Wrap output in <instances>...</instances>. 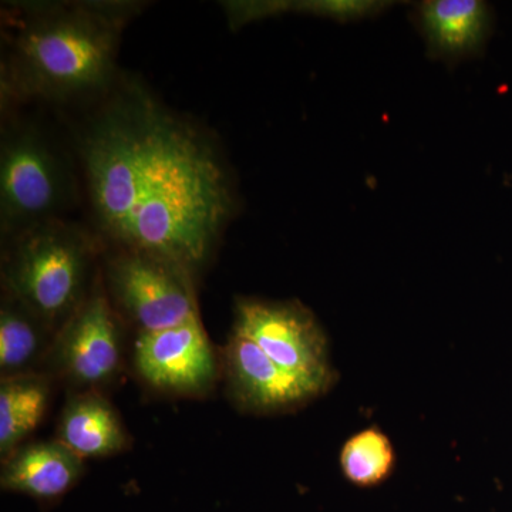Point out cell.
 Here are the masks:
<instances>
[{
  "instance_id": "obj_1",
  "label": "cell",
  "mask_w": 512,
  "mask_h": 512,
  "mask_svg": "<svg viewBox=\"0 0 512 512\" xmlns=\"http://www.w3.org/2000/svg\"><path fill=\"white\" fill-rule=\"evenodd\" d=\"M77 151L103 237L191 275L207 264L237 202L207 134L128 83L86 120Z\"/></svg>"
},
{
  "instance_id": "obj_2",
  "label": "cell",
  "mask_w": 512,
  "mask_h": 512,
  "mask_svg": "<svg viewBox=\"0 0 512 512\" xmlns=\"http://www.w3.org/2000/svg\"><path fill=\"white\" fill-rule=\"evenodd\" d=\"M136 2H47L15 6L2 63L3 97L72 101L113 84L121 36Z\"/></svg>"
},
{
  "instance_id": "obj_3",
  "label": "cell",
  "mask_w": 512,
  "mask_h": 512,
  "mask_svg": "<svg viewBox=\"0 0 512 512\" xmlns=\"http://www.w3.org/2000/svg\"><path fill=\"white\" fill-rule=\"evenodd\" d=\"M96 244L63 220L45 222L9 239L3 255V293L59 332L86 301L94 274Z\"/></svg>"
},
{
  "instance_id": "obj_4",
  "label": "cell",
  "mask_w": 512,
  "mask_h": 512,
  "mask_svg": "<svg viewBox=\"0 0 512 512\" xmlns=\"http://www.w3.org/2000/svg\"><path fill=\"white\" fill-rule=\"evenodd\" d=\"M69 167L49 138L29 123L3 130L0 144V227L6 239L60 214L73 200Z\"/></svg>"
},
{
  "instance_id": "obj_5",
  "label": "cell",
  "mask_w": 512,
  "mask_h": 512,
  "mask_svg": "<svg viewBox=\"0 0 512 512\" xmlns=\"http://www.w3.org/2000/svg\"><path fill=\"white\" fill-rule=\"evenodd\" d=\"M232 333L254 342L318 396L328 393L338 379L330 363L325 330L302 302L238 298Z\"/></svg>"
},
{
  "instance_id": "obj_6",
  "label": "cell",
  "mask_w": 512,
  "mask_h": 512,
  "mask_svg": "<svg viewBox=\"0 0 512 512\" xmlns=\"http://www.w3.org/2000/svg\"><path fill=\"white\" fill-rule=\"evenodd\" d=\"M104 278L114 309L138 333L174 328L200 316L192 275L164 259L117 248L107 259Z\"/></svg>"
},
{
  "instance_id": "obj_7",
  "label": "cell",
  "mask_w": 512,
  "mask_h": 512,
  "mask_svg": "<svg viewBox=\"0 0 512 512\" xmlns=\"http://www.w3.org/2000/svg\"><path fill=\"white\" fill-rule=\"evenodd\" d=\"M123 333L101 275L76 313L57 332L46 365L77 392H101L123 366Z\"/></svg>"
},
{
  "instance_id": "obj_8",
  "label": "cell",
  "mask_w": 512,
  "mask_h": 512,
  "mask_svg": "<svg viewBox=\"0 0 512 512\" xmlns=\"http://www.w3.org/2000/svg\"><path fill=\"white\" fill-rule=\"evenodd\" d=\"M133 363L148 386L178 396L210 392L220 372L200 316L174 328L138 333Z\"/></svg>"
},
{
  "instance_id": "obj_9",
  "label": "cell",
  "mask_w": 512,
  "mask_h": 512,
  "mask_svg": "<svg viewBox=\"0 0 512 512\" xmlns=\"http://www.w3.org/2000/svg\"><path fill=\"white\" fill-rule=\"evenodd\" d=\"M222 370L232 403L245 413H288L319 397L308 384L237 333H231L222 349Z\"/></svg>"
},
{
  "instance_id": "obj_10",
  "label": "cell",
  "mask_w": 512,
  "mask_h": 512,
  "mask_svg": "<svg viewBox=\"0 0 512 512\" xmlns=\"http://www.w3.org/2000/svg\"><path fill=\"white\" fill-rule=\"evenodd\" d=\"M84 471L83 458L60 441L26 443L3 461L0 487L37 503L52 504L79 484Z\"/></svg>"
},
{
  "instance_id": "obj_11",
  "label": "cell",
  "mask_w": 512,
  "mask_h": 512,
  "mask_svg": "<svg viewBox=\"0 0 512 512\" xmlns=\"http://www.w3.org/2000/svg\"><path fill=\"white\" fill-rule=\"evenodd\" d=\"M56 440L83 460L114 456L130 444L120 414L100 392L70 396L60 414Z\"/></svg>"
},
{
  "instance_id": "obj_12",
  "label": "cell",
  "mask_w": 512,
  "mask_h": 512,
  "mask_svg": "<svg viewBox=\"0 0 512 512\" xmlns=\"http://www.w3.org/2000/svg\"><path fill=\"white\" fill-rule=\"evenodd\" d=\"M417 16L429 52L446 60L473 55L488 29V8L480 0H427Z\"/></svg>"
},
{
  "instance_id": "obj_13",
  "label": "cell",
  "mask_w": 512,
  "mask_h": 512,
  "mask_svg": "<svg viewBox=\"0 0 512 512\" xmlns=\"http://www.w3.org/2000/svg\"><path fill=\"white\" fill-rule=\"evenodd\" d=\"M52 375L29 373L0 380V456L8 460L18 448L25 446L45 419Z\"/></svg>"
},
{
  "instance_id": "obj_14",
  "label": "cell",
  "mask_w": 512,
  "mask_h": 512,
  "mask_svg": "<svg viewBox=\"0 0 512 512\" xmlns=\"http://www.w3.org/2000/svg\"><path fill=\"white\" fill-rule=\"evenodd\" d=\"M56 333L35 313L3 293L0 306V373L29 375L46 365Z\"/></svg>"
},
{
  "instance_id": "obj_15",
  "label": "cell",
  "mask_w": 512,
  "mask_h": 512,
  "mask_svg": "<svg viewBox=\"0 0 512 512\" xmlns=\"http://www.w3.org/2000/svg\"><path fill=\"white\" fill-rule=\"evenodd\" d=\"M343 476L357 487H375L393 473L396 453L389 437L377 427H367L343 444L339 457Z\"/></svg>"
},
{
  "instance_id": "obj_16",
  "label": "cell",
  "mask_w": 512,
  "mask_h": 512,
  "mask_svg": "<svg viewBox=\"0 0 512 512\" xmlns=\"http://www.w3.org/2000/svg\"><path fill=\"white\" fill-rule=\"evenodd\" d=\"M382 8V3L373 2H224L229 26L239 29L254 20L269 18L279 13L296 12L323 18H359L369 15L375 9Z\"/></svg>"
}]
</instances>
